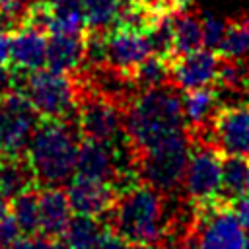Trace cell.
Listing matches in <instances>:
<instances>
[{
  "instance_id": "obj_1",
  "label": "cell",
  "mask_w": 249,
  "mask_h": 249,
  "mask_svg": "<svg viewBox=\"0 0 249 249\" xmlns=\"http://www.w3.org/2000/svg\"><path fill=\"white\" fill-rule=\"evenodd\" d=\"M167 198L160 191L136 183L119 193L103 222L132 247H163L175 216V210L167 208Z\"/></svg>"
},
{
  "instance_id": "obj_2",
  "label": "cell",
  "mask_w": 249,
  "mask_h": 249,
  "mask_svg": "<svg viewBox=\"0 0 249 249\" xmlns=\"http://www.w3.org/2000/svg\"><path fill=\"white\" fill-rule=\"evenodd\" d=\"M123 126L132 154L183 130L185 117L179 89L169 84L138 89L124 105Z\"/></svg>"
},
{
  "instance_id": "obj_3",
  "label": "cell",
  "mask_w": 249,
  "mask_h": 249,
  "mask_svg": "<svg viewBox=\"0 0 249 249\" xmlns=\"http://www.w3.org/2000/svg\"><path fill=\"white\" fill-rule=\"evenodd\" d=\"M76 119H39L25 160L41 187H66L76 171L80 144Z\"/></svg>"
},
{
  "instance_id": "obj_4",
  "label": "cell",
  "mask_w": 249,
  "mask_h": 249,
  "mask_svg": "<svg viewBox=\"0 0 249 249\" xmlns=\"http://www.w3.org/2000/svg\"><path fill=\"white\" fill-rule=\"evenodd\" d=\"M191 152L187 128L165 136L163 140L132 154V167L138 183L160 191L165 196L181 193L183 173Z\"/></svg>"
},
{
  "instance_id": "obj_5",
  "label": "cell",
  "mask_w": 249,
  "mask_h": 249,
  "mask_svg": "<svg viewBox=\"0 0 249 249\" xmlns=\"http://www.w3.org/2000/svg\"><path fill=\"white\" fill-rule=\"evenodd\" d=\"M16 89L25 95L39 119H76L78 80L70 74L49 68L16 72Z\"/></svg>"
},
{
  "instance_id": "obj_6",
  "label": "cell",
  "mask_w": 249,
  "mask_h": 249,
  "mask_svg": "<svg viewBox=\"0 0 249 249\" xmlns=\"http://www.w3.org/2000/svg\"><path fill=\"white\" fill-rule=\"evenodd\" d=\"M78 80V107H76V124L82 138H89L103 144H121L124 142V105L119 101L95 91L89 88L78 74H72Z\"/></svg>"
},
{
  "instance_id": "obj_7",
  "label": "cell",
  "mask_w": 249,
  "mask_h": 249,
  "mask_svg": "<svg viewBox=\"0 0 249 249\" xmlns=\"http://www.w3.org/2000/svg\"><path fill=\"white\" fill-rule=\"evenodd\" d=\"M224 158L212 144L191 138V152L181 183V195L187 204L198 206L220 196Z\"/></svg>"
},
{
  "instance_id": "obj_8",
  "label": "cell",
  "mask_w": 249,
  "mask_h": 249,
  "mask_svg": "<svg viewBox=\"0 0 249 249\" xmlns=\"http://www.w3.org/2000/svg\"><path fill=\"white\" fill-rule=\"evenodd\" d=\"M196 214L198 249H245L247 230L231 210V200L222 195L206 204L193 206Z\"/></svg>"
},
{
  "instance_id": "obj_9",
  "label": "cell",
  "mask_w": 249,
  "mask_h": 249,
  "mask_svg": "<svg viewBox=\"0 0 249 249\" xmlns=\"http://www.w3.org/2000/svg\"><path fill=\"white\" fill-rule=\"evenodd\" d=\"M189 136L212 144L224 156H249V103L220 105L208 128Z\"/></svg>"
},
{
  "instance_id": "obj_10",
  "label": "cell",
  "mask_w": 249,
  "mask_h": 249,
  "mask_svg": "<svg viewBox=\"0 0 249 249\" xmlns=\"http://www.w3.org/2000/svg\"><path fill=\"white\" fill-rule=\"evenodd\" d=\"M39 115L18 89L0 97V154L25 156Z\"/></svg>"
},
{
  "instance_id": "obj_11",
  "label": "cell",
  "mask_w": 249,
  "mask_h": 249,
  "mask_svg": "<svg viewBox=\"0 0 249 249\" xmlns=\"http://www.w3.org/2000/svg\"><path fill=\"white\" fill-rule=\"evenodd\" d=\"M167 62V84L179 91H189L204 86H214L220 54L208 49H198L187 54L171 56Z\"/></svg>"
},
{
  "instance_id": "obj_12",
  "label": "cell",
  "mask_w": 249,
  "mask_h": 249,
  "mask_svg": "<svg viewBox=\"0 0 249 249\" xmlns=\"http://www.w3.org/2000/svg\"><path fill=\"white\" fill-rule=\"evenodd\" d=\"M152 54L144 33L115 25L103 35V66H109L130 78L132 70Z\"/></svg>"
},
{
  "instance_id": "obj_13",
  "label": "cell",
  "mask_w": 249,
  "mask_h": 249,
  "mask_svg": "<svg viewBox=\"0 0 249 249\" xmlns=\"http://www.w3.org/2000/svg\"><path fill=\"white\" fill-rule=\"evenodd\" d=\"M72 214L78 216H91L103 220L111 206L115 204L119 193L111 183L86 179V177H72L64 187Z\"/></svg>"
},
{
  "instance_id": "obj_14",
  "label": "cell",
  "mask_w": 249,
  "mask_h": 249,
  "mask_svg": "<svg viewBox=\"0 0 249 249\" xmlns=\"http://www.w3.org/2000/svg\"><path fill=\"white\" fill-rule=\"evenodd\" d=\"M47 33L33 25H18L10 31V64L16 72H33L45 66Z\"/></svg>"
},
{
  "instance_id": "obj_15",
  "label": "cell",
  "mask_w": 249,
  "mask_h": 249,
  "mask_svg": "<svg viewBox=\"0 0 249 249\" xmlns=\"http://www.w3.org/2000/svg\"><path fill=\"white\" fill-rule=\"evenodd\" d=\"M86 58V33H51L47 37V58L45 64L53 72L76 74L84 66Z\"/></svg>"
},
{
  "instance_id": "obj_16",
  "label": "cell",
  "mask_w": 249,
  "mask_h": 249,
  "mask_svg": "<svg viewBox=\"0 0 249 249\" xmlns=\"http://www.w3.org/2000/svg\"><path fill=\"white\" fill-rule=\"evenodd\" d=\"M72 216L74 214H72L64 187L39 189V222H41L39 233L60 239Z\"/></svg>"
},
{
  "instance_id": "obj_17",
  "label": "cell",
  "mask_w": 249,
  "mask_h": 249,
  "mask_svg": "<svg viewBox=\"0 0 249 249\" xmlns=\"http://www.w3.org/2000/svg\"><path fill=\"white\" fill-rule=\"evenodd\" d=\"M220 109V91L214 86L189 89L183 95V117L189 134H200L208 128L212 117Z\"/></svg>"
},
{
  "instance_id": "obj_18",
  "label": "cell",
  "mask_w": 249,
  "mask_h": 249,
  "mask_svg": "<svg viewBox=\"0 0 249 249\" xmlns=\"http://www.w3.org/2000/svg\"><path fill=\"white\" fill-rule=\"evenodd\" d=\"M39 189L25 156L0 154V193L10 200L27 189Z\"/></svg>"
},
{
  "instance_id": "obj_19",
  "label": "cell",
  "mask_w": 249,
  "mask_h": 249,
  "mask_svg": "<svg viewBox=\"0 0 249 249\" xmlns=\"http://www.w3.org/2000/svg\"><path fill=\"white\" fill-rule=\"evenodd\" d=\"M198 49H202V18L196 12H191L187 8L181 12H173V53L171 56L187 54Z\"/></svg>"
},
{
  "instance_id": "obj_20",
  "label": "cell",
  "mask_w": 249,
  "mask_h": 249,
  "mask_svg": "<svg viewBox=\"0 0 249 249\" xmlns=\"http://www.w3.org/2000/svg\"><path fill=\"white\" fill-rule=\"evenodd\" d=\"M49 8L47 33H86L82 0H45Z\"/></svg>"
},
{
  "instance_id": "obj_21",
  "label": "cell",
  "mask_w": 249,
  "mask_h": 249,
  "mask_svg": "<svg viewBox=\"0 0 249 249\" xmlns=\"http://www.w3.org/2000/svg\"><path fill=\"white\" fill-rule=\"evenodd\" d=\"M105 230V222L91 216L74 214L60 237V241L70 249H95L99 235Z\"/></svg>"
},
{
  "instance_id": "obj_22",
  "label": "cell",
  "mask_w": 249,
  "mask_h": 249,
  "mask_svg": "<svg viewBox=\"0 0 249 249\" xmlns=\"http://www.w3.org/2000/svg\"><path fill=\"white\" fill-rule=\"evenodd\" d=\"M10 214L14 216L21 235H37L41 231L39 222V189H27L12 198Z\"/></svg>"
},
{
  "instance_id": "obj_23",
  "label": "cell",
  "mask_w": 249,
  "mask_h": 249,
  "mask_svg": "<svg viewBox=\"0 0 249 249\" xmlns=\"http://www.w3.org/2000/svg\"><path fill=\"white\" fill-rule=\"evenodd\" d=\"M249 187V156H226L222 161L220 195L228 200L243 195Z\"/></svg>"
},
{
  "instance_id": "obj_24",
  "label": "cell",
  "mask_w": 249,
  "mask_h": 249,
  "mask_svg": "<svg viewBox=\"0 0 249 249\" xmlns=\"http://www.w3.org/2000/svg\"><path fill=\"white\" fill-rule=\"evenodd\" d=\"M86 31L107 33L121 14V0H82Z\"/></svg>"
},
{
  "instance_id": "obj_25",
  "label": "cell",
  "mask_w": 249,
  "mask_h": 249,
  "mask_svg": "<svg viewBox=\"0 0 249 249\" xmlns=\"http://www.w3.org/2000/svg\"><path fill=\"white\" fill-rule=\"evenodd\" d=\"M214 88L224 91L243 93L245 89H249V66L243 64L241 60H228L220 56Z\"/></svg>"
},
{
  "instance_id": "obj_26",
  "label": "cell",
  "mask_w": 249,
  "mask_h": 249,
  "mask_svg": "<svg viewBox=\"0 0 249 249\" xmlns=\"http://www.w3.org/2000/svg\"><path fill=\"white\" fill-rule=\"evenodd\" d=\"M136 89H150L167 84V62L158 54L146 56L130 74Z\"/></svg>"
},
{
  "instance_id": "obj_27",
  "label": "cell",
  "mask_w": 249,
  "mask_h": 249,
  "mask_svg": "<svg viewBox=\"0 0 249 249\" xmlns=\"http://www.w3.org/2000/svg\"><path fill=\"white\" fill-rule=\"evenodd\" d=\"M218 54L228 60H245L249 56V35L243 27L241 19L228 21L226 35L222 39V45L218 49Z\"/></svg>"
},
{
  "instance_id": "obj_28",
  "label": "cell",
  "mask_w": 249,
  "mask_h": 249,
  "mask_svg": "<svg viewBox=\"0 0 249 249\" xmlns=\"http://www.w3.org/2000/svg\"><path fill=\"white\" fill-rule=\"evenodd\" d=\"M150 41L152 54H158L161 58H169L173 53V12H165L146 33Z\"/></svg>"
},
{
  "instance_id": "obj_29",
  "label": "cell",
  "mask_w": 249,
  "mask_h": 249,
  "mask_svg": "<svg viewBox=\"0 0 249 249\" xmlns=\"http://www.w3.org/2000/svg\"><path fill=\"white\" fill-rule=\"evenodd\" d=\"M228 21H222L212 16H202V49L218 53L222 39L226 35Z\"/></svg>"
},
{
  "instance_id": "obj_30",
  "label": "cell",
  "mask_w": 249,
  "mask_h": 249,
  "mask_svg": "<svg viewBox=\"0 0 249 249\" xmlns=\"http://www.w3.org/2000/svg\"><path fill=\"white\" fill-rule=\"evenodd\" d=\"M19 235H21V231L12 214H8L6 218L0 220V249H8Z\"/></svg>"
},
{
  "instance_id": "obj_31",
  "label": "cell",
  "mask_w": 249,
  "mask_h": 249,
  "mask_svg": "<svg viewBox=\"0 0 249 249\" xmlns=\"http://www.w3.org/2000/svg\"><path fill=\"white\" fill-rule=\"evenodd\" d=\"M95 249H132V245L105 224V230L99 235V239L95 243Z\"/></svg>"
},
{
  "instance_id": "obj_32",
  "label": "cell",
  "mask_w": 249,
  "mask_h": 249,
  "mask_svg": "<svg viewBox=\"0 0 249 249\" xmlns=\"http://www.w3.org/2000/svg\"><path fill=\"white\" fill-rule=\"evenodd\" d=\"M231 210L245 230H249V195H239L231 200Z\"/></svg>"
},
{
  "instance_id": "obj_33",
  "label": "cell",
  "mask_w": 249,
  "mask_h": 249,
  "mask_svg": "<svg viewBox=\"0 0 249 249\" xmlns=\"http://www.w3.org/2000/svg\"><path fill=\"white\" fill-rule=\"evenodd\" d=\"M16 89V72L8 66H0V97Z\"/></svg>"
},
{
  "instance_id": "obj_34",
  "label": "cell",
  "mask_w": 249,
  "mask_h": 249,
  "mask_svg": "<svg viewBox=\"0 0 249 249\" xmlns=\"http://www.w3.org/2000/svg\"><path fill=\"white\" fill-rule=\"evenodd\" d=\"M10 64V31H0V66Z\"/></svg>"
},
{
  "instance_id": "obj_35",
  "label": "cell",
  "mask_w": 249,
  "mask_h": 249,
  "mask_svg": "<svg viewBox=\"0 0 249 249\" xmlns=\"http://www.w3.org/2000/svg\"><path fill=\"white\" fill-rule=\"evenodd\" d=\"M8 249H37L35 247V239L29 235H19Z\"/></svg>"
},
{
  "instance_id": "obj_36",
  "label": "cell",
  "mask_w": 249,
  "mask_h": 249,
  "mask_svg": "<svg viewBox=\"0 0 249 249\" xmlns=\"http://www.w3.org/2000/svg\"><path fill=\"white\" fill-rule=\"evenodd\" d=\"M167 10H171V12H181V10H185L187 6H189V2L191 0H160Z\"/></svg>"
},
{
  "instance_id": "obj_37",
  "label": "cell",
  "mask_w": 249,
  "mask_h": 249,
  "mask_svg": "<svg viewBox=\"0 0 249 249\" xmlns=\"http://www.w3.org/2000/svg\"><path fill=\"white\" fill-rule=\"evenodd\" d=\"M10 208H12V200L0 193V220L10 214Z\"/></svg>"
},
{
  "instance_id": "obj_38",
  "label": "cell",
  "mask_w": 249,
  "mask_h": 249,
  "mask_svg": "<svg viewBox=\"0 0 249 249\" xmlns=\"http://www.w3.org/2000/svg\"><path fill=\"white\" fill-rule=\"evenodd\" d=\"M16 0H0V12H4V10H8L12 4H14Z\"/></svg>"
},
{
  "instance_id": "obj_39",
  "label": "cell",
  "mask_w": 249,
  "mask_h": 249,
  "mask_svg": "<svg viewBox=\"0 0 249 249\" xmlns=\"http://www.w3.org/2000/svg\"><path fill=\"white\" fill-rule=\"evenodd\" d=\"M241 23H243V27L247 29V35H249V14L245 18H241Z\"/></svg>"
},
{
  "instance_id": "obj_40",
  "label": "cell",
  "mask_w": 249,
  "mask_h": 249,
  "mask_svg": "<svg viewBox=\"0 0 249 249\" xmlns=\"http://www.w3.org/2000/svg\"><path fill=\"white\" fill-rule=\"evenodd\" d=\"M54 249H70V247H66V245L60 241V239H56V245H54Z\"/></svg>"
},
{
  "instance_id": "obj_41",
  "label": "cell",
  "mask_w": 249,
  "mask_h": 249,
  "mask_svg": "<svg viewBox=\"0 0 249 249\" xmlns=\"http://www.w3.org/2000/svg\"><path fill=\"white\" fill-rule=\"evenodd\" d=\"M245 249H249V237H247V243H245Z\"/></svg>"
},
{
  "instance_id": "obj_42",
  "label": "cell",
  "mask_w": 249,
  "mask_h": 249,
  "mask_svg": "<svg viewBox=\"0 0 249 249\" xmlns=\"http://www.w3.org/2000/svg\"><path fill=\"white\" fill-rule=\"evenodd\" d=\"M121 2H136V0H121Z\"/></svg>"
},
{
  "instance_id": "obj_43",
  "label": "cell",
  "mask_w": 249,
  "mask_h": 249,
  "mask_svg": "<svg viewBox=\"0 0 249 249\" xmlns=\"http://www.w3.org/2000/svg\"><path fill=\"white\" fill-rule=\"evenodd\" d=\"M247 189H249V187H247Z\"/></svg>"
}]
</instances>
